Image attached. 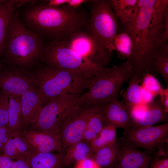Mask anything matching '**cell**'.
<instances>
[{
	"label": "cell",
	"instance_id": "5bb4252c",
	"mask_svg": "<svg viewBox=\"0 0 168 168\" xmlns=\"http://www.w3.org/2000/svg\"><path fill=\"white\" fill-rule=\"evenodd\" d=\"M22 129L33 124L37 119L45 104V98L37 86L28 91L21 96Z\"/></svg>",
	"mask_w": 168,
	"mask_h": 168
},
{
	"label": "cell",
	"instance_id": "603a6c76",
	"mask_svg": "<svg viewBox=\"0 0 168 168\" xmlns=\"http://www.w3.org/2000/svg\"><path fill=\"white\" fill-rule=\"evenodd\" d=\"M90 145L82 140L68 146L64 152V167H67L91 157Z\"/></svg>",
	"mask_w": 168,
	"mask_h": 168
},
{
	"label": "cell",
	"instance_id": "30bf717a",
	"mask_svg": "<svg viewBox=\"0 0 168 168\" xmlns=\"http://www.w3.org/2000/svg\"><path fill=\"white\" fill-rule=\"evenodd\" d=\"M65 40L77 53L97 65L106 67L111 61L113 52L87 31H78Z\"/></svg>",
	"mask_w": 168,
	"mask_h": 168
},
{
	"label": "cell",
	"instance_id": "cb8c5ba5",
	"mask_svg": "<svg viewBox=\"0 0 168 168\" xmlns=\"http://www.w3.org/2000/svg\"><path fill=\"white\" fill-rule=\"evenodd\" d=\"M133 45L130 36L123 31L117 34L111 41L110 50L115 51L119 58L122 60H129L133 53Z\"/></svg>",
	"mask_w": 168,
	"mask_h": 168
},
{
	"label": "cell",
	"instance_id": "ac0fdd59",
	"mask_svg": "<svg viewBox=\"0 0 168 168\" xmlns=\"http://www.w3.org/2000/svg\"><path fill=\"white\" fill-rule=\"evenodd\" d=\"M33 153L20 130L13 131L4 145L2 154L15 161L27 158Z\"/></svg>",
	"mask_w": 168,
	"mask_h": 168
},
{
	"label": "cell",
	"instance_id": "4316f807",
	"mask_svg": "<svg viewBox=\"0 0 168 168\" xmlns=\"http://www.w3.org/2000/svg\"><path fill=\"white\" fill-rule=\"evenodd\" d=\"M116 128L110 124L103 126L97 135L90 144L93 154L100 148L113 142L116 139Z\"/></svg>",
	"mask_w": 168,
	"mask_h": 168
},
{
	"label": "cell",
	"instance_id": "d6a6232c",
	"mask_svg": "<svg viewBox=\"0 0 168 168\" xmlns=\"http://www.w3.org/2000/svg\"><path fill=\"white\" fill-rule=\"evenodd\" d=\"M149 168H168V158L156 157L152 159Z\"/></svg>",
	"mask_w": 168,
	"mask_h": 168
},
{
	"label": "cell",
	"instance_id": "9a60e30c",
	"mask_svg": "<svg viewBox=\"0 0 168 168\" xmlns=\"http://www.w3.org/2000/svg\"><path fill=\"white\" fill-rule=\"evenodd\" d=\"M152 160L150 152L125 143L121 145L115 168H149Z\"/></svg>",
	"mask_w": 168,
	"mask_h": 168
},
{
	"label": "cell",
	"instance_id": "f35d334b",
	"mask_svg": "<svg viewBox=\"0 0 168 168\" xmlns=\"http://www.w3.org/2000/svg\"><path fill=\"white\" fill-rule=\"evenodd\" d=\"M11 168H30L27 158L15 161Z\"/></svg>",
	"mask_w": 168,
	"mask_h": 168
},
{
	"label": "cell",
	"instance_id": "277c9868",
	"mask_svg": "<svg viewBox=\"0 0 168 168\" xmlns=\"http://www.w3.org/2000/svg\"><path fill=\"white\" fill-rule=\"evenodd\" d=\"M35 77L45 104L65 92L79 96L83 90L88 89L94 78L87 77L78 70L46 64L37 70Z\"/></svg>",
	"mask_w": 168,
	"mask_h": 168
},
{
	"label": "cell",
	"instance_id": "ab89813d",
	"mask_svg": "<svg viewBox=\"0 0 168 168\" xmlns=\"http://www.w3.org/2000/svg\"><path fill=\"white\" fill-rule=\"evenodd\" d=\"M5 144L0 140V155L2 154L3 151Z\"/></svg>",
	"mask_w": 168,
	"mask_h": 168
},
{
	"label": "cell",
	"instance_id": "74e56055",
	"mask_svg": "<svg viewBox=\"0 0 168 168\" xmlns=\"http://www.w3.org/2000/svg\"><path fill=\"white\" fill-rule=\"evenodd\" d=\"M67 0H48L42 2L41 4L52 7H59L65 5Z\"/></svg>",
	"mask_w": 168,
	"mask_h": 168
},
{
	"label": "cell",
	"instance_id": "6da1fadb",
	"mask_svg": "<svg viewBox=\"0 0 168 168\" xmlns=\"http://www.w3.org/2000/svg\"><path fill=\"white\" fill-rule=\"evenodd\" d=\"M168 2L163 0H138V7L133 21L124 26L133 45L129 60L133 75L142 80L152 73L153 60L163 49V34L168 21Z\"/></svg>",
	"mask_w": 168,
	"mask_h": 168
},
{
	"label": "cell",
	"instance_id": "1f68e13d",
	"mask_svg": "<svg viewBox=\"0 0 168 168\" xmlns=\"http://www.w3.org/2000/svg\"><path fill=\"white\" fill-rule=\"evenodd\" d=\"M74 168H100L91 157L76 163Z\"/></svg>",
	"mask_w": 168,
	"mask_h": 168
},
{
	"label": "cell",
	"instance_id": "d4e9b609",
	"mask_svg": "<svg viewBox=\"0 0 168 168\" xmlns=\"http://www.w3.org/2000/svg\"><path fill=\"white\" fill-rule=\"evenodd\" d=\"M141 81L136 76L133 75L130 78L128 87L123 90L120 95L125 103V106L128 109L142 103L141 86Z\"/></svg>",
	"mask_w": 168,
	"mask_h": 168
},
{
	"label": "cell",
	"instance_id": "4dcf8cb0",
	"mask_svg": "<svg viewBox=\"0 0 168 168\" xmlns=\"http://www.w3.org/2000/svg\"><path fill=\"white\" fill-rule=\"evenodd\" d=\"M9 96L2 91L0 93V127L7 126Z\"/></svg>",
	"mask_w": 168,
	"mask_h": 168
},
{
	"label": "cell",
	"instance_id": "83f0119b",
	"mask_svg": "<svg viewBox=\"0 0 168 168\" xmlns=\"http://www.w3.org/2000/svg\"><path fill=\"white\" fill-rule=\"evenodd\" d=\"M103 126L102 110L94 114L90 119L82 140L90 145Z\"/></svg>",
	"mask_w": 168,
	"mask_h": 168
},
{
	"label": "cell",
	"instance_id": "e0dca14e",
	"mask_svg": "<svg viewBox=\"0 0 168 168\" xmlns=\"http://www.w3.org/2000/svg\"><path fill=\"white\" fill-rule=\"evenodd\" d=\"M34 0H2L0 2V56L4 52L6 38L11 18L16 9Z\"/></svg>",
	"mask_w": 168,
	"mask_h": 168
},
{
	"label": "cell",
	"instance_id": "ffe728a7",
	"mask_svg": "<svg viewBox=\"0 0 168 168\" xmlns=\"http://www.w3.org/2000/svg\"><path fill=\"white\" fill-rule=\"evenodd\" d=\"M121 145L119 142L116 139L97 150L91 157L100 168L115 167L119 156Z\"/></svg>",
	"mask_w": 168,
	"mask_h": 168
},
{
	"label": "cell",
	"instance_id": "8d00e7d4",
	"mask_svg": "<svg viewBox=\"0 0 168 168\" xmlns=\"http://www.w3.org/2000/svg\"><path fill=\"white\" fill-rule=\"evenodd\" d=\"M91 0H67L66 5L71 9L77 10L82 4L86 2L90 3Z\"/></svg>",
	"mask_w": 168,
	"mask_h": 168
},
{
	"label": "cell",
	"instance_id": "ba28073f",
	"mask_svg": "<svg viewBox=\"0 0 168 168\" xmlns=\"http://www.w3.org/2000/svg\"><path fill=\"white\" fill-rule=\"evenodd\" d=\"M90 3V15L86 27L87 31L110 51L111 41L119 29V20L108 0H92Z\"/></svg>",
	"mask_w": 168,
	"mask_h": 168
},
{
	"label": "cell",
	"instance_id": "5b68a950",
	"mask_svg": "<svg viewBox=\"0 0 168 168\" xmlns=\"http://www.w3.org/2000/svg\"><path fill=\"white\" fill-rule=\"evenodd\" d=\"M133 74V68L129 60L118 66L105 67L93 78L88 91L78 97V105L106 104L118 98L122 85Z\"/></svg>",
	"mask_w": 168,
	"mask_h": 168
},
{
	"label": "cell",
	"instance_id": "3957f363",
	"mask_svg": "<svg viewBox=\"0 0 168 168\" xmlns=\"http://www.w3.org/2000/svg\"><path fill=\"white\" fill-rule=\"evenodd\" d=\"M45 44L36 33L19 20L15 12L10 20L4 53L12 64L20 67L31 66L40 60Z\"/></svg>",
	"mask_w": 168,
	"mask_h": 168
},
{
	"label": "cell",
	"instance_id": "52a82bcc",
	"mask_svg": "<svg viewBox=\"0 0 168 168\" xmlns=\"http://www.w3.org/2000/svg\"><path fill=\"white\" fill-rule=\"evenodd\" d=\"M79 96L65 92L49 101L44 106L35 121L30 125L59 137L61 125L71 112L79 106L77 103Z\"/></svg>",
	"mask_w": 168,
	"mask_h": 168
},
{
	"label": "cell",
	"instance_id": "8992f818",
	"mask_svg": "<svg viewBox=\"0 0 168 168\" xmlns=\"http://www.w3.org/2000/svg\"><path fill=\"white\" fill-rule=\"evenodd\" d=\"M40 60L46 65L78 70L89 78L94 77L105 68L80 55L68 45L65 40L51 41L45 44Z\"/></svg>",
	"mask_w": 168,
	"mask_h": 168
},
{
	"label": "cell",
	"instance_id": "f546056e",
	"mask_svg": "<svg viewBox=\"0 0 168 168\" xmlns=\"http://www.w3.org/2000/svg\"><path fill=\"white\" fill-rule=\"evenodd\" d=\"M141 86L149 92L154 97L159 95L163 89L153 74L146 73L142 78Z\"/></svg>",
	"mask_w": 168,
	"mask_h": 168
},
{
	"label": "cell",
	"instance_id": "484cf974",
	"mask_svg": "<svg viewBox=\"0 0 168 168\" xmlns=\"http://www.w3.org/2000/svg\"><path fill=\"white\" fill-rule=\"evenodd\" d=\"M21 96H9L7 126L13 131L20 130L22 123Z\"/></svg>",
	"mask_w": 168,
	"mask_h": 168
},
{
	"label": "cell",
	"instance_id": "7402d4cb",
	"mask_svg": "<svg viewBox=\"0 0 168 168\" xmlns=\"http://www.w3.org/2000/svg\"><path fill=\"white\" fill-rule=\"evenodd\" d=\"M63 156V152L36 153L27 160L30 168H64Z\"/></svg>",
	"mask_w": 168,
	"mask_h": 168
},
{
	"label": "cell",
	"instance_id": "2e32d148",
	"mask_svg": "<svg viewBox=\"0 0 168 168\" xmlns=\"http://www.w3.org/2000/svg\"><path fill=\"white\" fill-rule=\"evenodd\" d=\"M102 113L104 126L110 124L125 130L131 128V119L128 112L118 98L105 104Z\"/></svg>",
	"mask_w": 168,
	"mask_h": 168
},
{
	"label": "cell",
	"instance_id": "8fae6325",
	"mask_svg": "<svg viewBox=\"0 0 168 168\" xmlns=\"http://www.w3.org/2000/svg\"><path fill=\"white\" fill-rule=\"evenodd\" d=\"M125 143L150 152L165 144L168 140V123L147 127L131 128L124 134Z\"/></svg>",
	"mask_w": 168,
	"mask_h": 168
},
{
	"label": "cell",
	"instance_id": "9c48e42d",
	"mask_svg": "<svg viewBox=\"0 0 168 168\" xmlns=\"http://www.w3.org/2000/svg\"><path fill=\"white\" fill-rule=\"evenodd\" d=\"M105 104H83L71 112L59 131L63 153L68 146L82 140L90 119L96 113L101 111Z\"/></svg>",
	"mask_w": 168,
	"mask_h": 168
},
{
	"label": "cell",
	"instance_id": "d590c367",
	"mask_svg": "<svg viewBox=\"0 0 168 168\" xmlns=\"http://www.w3.org/2000/svg\"><path fill=\"white\" fill-rule=\"evenodd\" d=\"M15 161L2 154L0 155V168H11Z\"/></svg>",
	"mask_w": 168,
	"mask_h": 168
},
{
	"label": "cell",
	"instance_id": "836d02e7",
	"mask_svg": "<svg viewBox=\"0 0 168 168\" xmlns=\"http://www.w3.org/2000/svg\"><path fill=\"white\" fill-rule=\"evenodd\" d=\"M13 131L7 126L0 127V140L5 145Z\"/></svg>",
	"mask_w": 168,
	"mask_h": 168
},
{
	"label": "cell",
	"instance_id": "f1b7e54d",
	"mask_svg": "<svg viewBox=\"0 0 168 168\" xmlns=\"http://www.w3.org/2000/svg\"><path fill=\"white\" fill-rule=\"evenodd\" d=\"M151 71L152 74L156 73L160 75L168 84V44L164 47L152 61Z\"/></svg>",
	"mask_w": 168,
	"mask_h": 168
},
{
	"label": "cell",
	"instance_id": "60d3db41",
	"mask_svg": "<svg viewBox=\"0 0 168 168\" xmlns=\"http://www.w3.org/2000/svg\"><path fill=\"white\" fill-rule=\"evenodd\" d=\"M115 168V167H114V168Z\"/></svg>",
	"mask_w": 168,
	"mask_h": 168
},
{
	"label": "cell",
	"instance_id": "4fadbf2b",
	"mask_svg": "<svg viewBox=\"0 0 168 168\" xmlns=\"http://www.w3.org/2000/svg\"><path fill=\"white\" fill-rule=\"evenodd\" d=\"M37 86L35 76L19 70L7 71L0 75V89L9 96H21Z\"/></svg>",
	"mask_w": 168,
	"mask_h": 168
},
{
	"label": "cell",
	"instance_id": "7c38bea8",
	"mask_svg": "<svg viewBox=\"0 0 168 168\" xmlns=\"http://www.w3.org/2000/svg\"><path fill=\"white\" fill-rule=\"evenodd\" d=\"M20 130L33 154L63 152L62 143L58 137L38 129L31 125Z\"/></svg>",
	"mask_w": 168,
	"mask_h": 168
},
{
	"label": "cell",
	"instance_id": "44dd1931",
	"mask_svg": "<svg viewBox=\"0 0 168 168\" xmlns=\"http://www.w3.org/2000/svg\"><path fill=\"white\" fill-rule=\"evenodd\" d=\"M115 16L125 26L134 19L138 7V0H109Z\"/></svg>",
	"mask_w": 168,
	"mask_h": 168
},
{
	"label": "cell",
	"instance_id": "d6986e66",
	"mask_svg": "<svg viewBox=\"0 0 168 168\" xmlns=\"http://www.w3.org/2000/svg\"><path fill=\"white\" fill-rule=\"evenodd\" d=\"M167 113L159 100H153L147 105L146 110L142 115L132 124L131 128L153 126L154 124L167 119Z\"/></svg>",
	"mask_w": 168,
	"mask_h": 168
},
{
	"label": "cell",
	"instance_id": "e575fe53",
	"mask_svg": "<svg viewBox=\"0 0 168 168\" xmlns=\"http://www.w3.org/2000/svg\"><path fill=\"white\" fill-rule=\"evenodd\" d=\"M159 96V100L166 111L168 112V88H163L160 92Z\"/></svg>",
	"mask_w": 168,
	"mask_h": 168
},
{
	"label": "cell",
	"instance_id": "7a4b0ae2",
	"mask_svg": "<svg viewBox=\"0 0 168 168\" xmlns=\"http://www.w3.org/2000/svg\"><path fill=\"white\" fill-rule=\"evenodd\" d=\"M24 18L29 29L51 41L65 40L83 30L88 20L77 10L66 5L52 7L41 3L27 10Z\"/></svg>",
	"mask_w": 168,
	"mask_h": 168
}]
</instances>
